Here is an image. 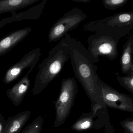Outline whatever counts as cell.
<instances>
[{
  "instance_id": "7c38bea8",
  "label": "cell",
  "mask_w": 133,
  "mask_h": 133,
  "mask_svg": "<svg viewBox=\"0 0 133 133\" xmlns=\"http://www.w3.org/2000/svg\"><path fill=\"white\" fill-rule=\"evenodd\" d=\"M31 114L30 110L23 111L6 121L2 133H20Z\"/></svg>"
},
{
  "instance_id": "9c48e42d",
  "label": "cell",
  "mask_w": 133,
  "mask_h": 133,
  "mask_svg": "<svg viewBox=\"0 0 133 133\" xmlns=\"http://www.w3.org/2000/svg\"><path fill=\"white\" fill-rule=\"evenodd\" d=\"M32 29L26 27L14 31L0 40V57L10 52L24 40Z\"/></svg>"
},
{
  "instance_id": "8fae6325",
  "label": "cell",
  "mask_w": 133,
  "mask_h": 133,
  "mask_svg": "<svg viewBox=\"0 0 133 133\" xmlns=\"http://www.w3.org/2000/svg\"><path fill=\"white\" fill-rule=\"evenodd\" d=\"M28 71L20 81L6 91L7 96L15 106H18L23 102L30 88L31 82Z\"/></svg>"
},
{
  "instance_id": "52a82bcc",
  "label": "cell",
  "mask_w": 133,
  "mask_h": 133,
  "mask_svg": "<svg viewBox=\"0 0 133 133\" xmlns=\"http://www.w3.org/2000/svg\"><path fill=\"white\" fill-rule=\"evenodd\" d=\"M98 83L100 88L102 99L106 107L128 112H133V99L121 93L102 81L99 76Z\"/></svg>"
},
{
  "instance_id": "e0dca14e",
  "label": "cell",
  "mask_w": 133,
  "mask_h": 133,
  "mask_svg": "<svg viewBox=\"0 0 133 133\" xmlns=\"http://www.w3.org/2000/svg\"><path fill=\"white\" fill-rule=\"evenodd\" d=\"M44 119L39 116L28 125L21 133H41Z\"/></svg>"
},
{
  "instance_id": "44dd1931",
  "label": "cell",
  "mask_w": 133,
  "mask_h": 133,
  "mask_svg": "<svg viewBox=\"0 0 133 133\" xmlns=\"http://www.w3.org/2000/svg\"><path fill=\"white\" fill-rule=\"evenodd\" d=\"M73 2L78 3H88L91 1V0H71Z\"/></svg>"
},
{
  "instance_id": "ffe728a7",
  "label": "cell",
  "mask_w": 133,
  "mask_h": 133,
  "mask_svg": "<svg viewBox=\"0 0 133 133\" xmlns=\"http://www.w3.org/2000/svg\"><path fill=\"white\" fill-rule=\"evenodd\" d=\"M6 120L4 117L0 114V133H2L5 125Z\"/></svg>"
},
{
  "instance_id": "5bb4252c",
  "label": "cell",
  "mask_w": 133,
  "mask_h": 133,
  "mask_svg": "<svg viewBox=\"0 0 133 133\" xmlns=\"http://www.w3.org/2000/svg\"><path fill=\"white\" fill-rule=\"evenodd\" d=\"M39 0H0V14L16 13L17 11L38 2Z\"/></svg>"
},
{
  "instance_id": "8992f818",
  "label": "cell",
  "mask_w": 133,
  "mask_h": 133,
  "mask_svg": "<svg viewBox=\"0 0 133 133\" xmlns=\"http://www.w3.org/2000/svg\"><path fill=\"white\" fill-rule=\"evenodd\" d=\"M87 18V15L77 7L66 12L51 27L48 35L49 42H57L64 38Z\"/></svg>"
},
{
  "instance_id": "2e32d148",
  "label": "cell",
  "mask_w": 133,
  "mask_h": 133,
  "mask_svg": "<svg viewBox=\"0 0 133 133\" xmlns=\"http://www.w3.org/2000/svg\"><path fill=\"white\" fill-rule=\"evenodd\" d=\"M117 80L120 85L133 94V72L124 76H120L119 73H115Z\"/></svg>"
},
{
  "instance_id": "4fadbf2b",
  "label": "cell",
  "mask_w": 133,
  "mask_h": 133,
  "mask_svg": "<svg viewBox=\"0 0 133 133\" xmlns=\"http://www.w3.org/2000/svg\"><path fill=\"white\" fill-rule=\"evenodd\" d=\"M133 35L131 34L127 37L126 42L123 46L120 61L122 74L127 75L133 72Z\"/></svg>"
},
{
  "instance_id": "3957f363",
  "label": "cell",
  "mask_w": 133,
  "mask_h": 133,
  "mask_svg": "<svg viewBox=\"0 0 133 133\" xmlns=\"http://www.w3.org/2000/svg\"><path fill=\"white\" fill-rule=\"evenodd\" d=\"M133 28V11L117 13L85 25L86 31L97 32L121 38Z\"/></svg>"
},
{
  "instance_id": "30bf717a",
  "label": "cell",
  "mask_w": 133,
  "mask_h": 133,
  "mask_svg": "<svg viewBox=\"0 0 133 133\" xmlns=\"http://www.w3.org/2000/svg\"><path fill=\"white\" fill-rule=\"evenodd\" d=\"M47 0H43L40 3L29 10L19 14H12L9 17L3 18L0 21V29L8 24L26 20H38L42 14Z\"/></svg>"
},
{
  "instance_id": "7a4b0ae2",
  "label": "cell",
  "mask_w": 133,
  "mask_h": 133,
  "mask_svg": "<svg viewBox=\"0 0 133 133\" xmlns=\"http://www.w3.org/2000/svg\"><path fill=\"white\" fill-rule=\"evenodd\" d=\"M69 59L67 45L63 38L49 52L48 56L39 65L32 90V95H39L46 88L61 72Z\"/></svg>"
},
{
  "instance_id": "ba28073f",
  "label": "cell",
  "mask_w": 133,
  "mask_h": 133,
  "mask_svg": "<svg viewBox=\"0 0 133 133\" xmlns=\"http://www.w3.org/2000/svg\"><path fill=\"white\" fill-rule=\"evenodd\" d=\"M41 53L39 48L31 50L25 54L18 62L11 67L5 73L3 82L8 84L17 79L24 70L30 67L29 72L33 70L39 59Z\"/></svg>"
},
{
  "instance_id": "277c9868",
  "label": "cell",
  "mask_w": 133,
  "mask_h": 133,
  "mask_svg": "<svg viewBox=\"0 0 133 133\" xmlns=\"http://www.w3.org/2000/svg\"><path fill=\"white\" fill-rule=\"evenodd\" d=\"M78 91L77 84L75 78H68L61 83L59 96L55 103L56 117L54 127H60L69 117Z\"/></svg>"
},
{
  "instance_id": "5b68a950",
  "label": "cell",
  "mask_w": 133,
  "mask_h": 133,
  "mask_svg": "<svg viewBox=\"0 0 133 133\" xmlns=\"http://www.w3.org/2000/svg\"><path fill=\"white\" fill-rule=\"evenodd\" d=\"M120 38L95 32L87 39L89 54L94 63H97L100 57H105L110 61L118 56V45Z\"/></svg>"
},
{
  "instance_id": "ac0fdd59",
  "label": "cell",
  "mask_w": 133,
  "mask_h": 133,
  "mask_svg": "<svg viewBox=\"0 0 133 133\" xmlns=\"http://www.w3.org/2000/svg\"><path fill=\"white\" fill-rule=\"evenodd\" d=\"M128 1V0H103L102 4L107 10H116L124 6Z\"/></svg>"
},
{
  "instance_id": "d6986e66",
  "label": "cell",
  "mask_w": 133,
  "mask_h": 133,
  "mask_svg": "<svg viewBox=\"0 0 133 133\" xmlns=\"http://www.w3.org/2000/svg\"><path fill=\"white\" fill-rule=\"evenodd\" d=\"M120 124L124 131V133H133V119L128 117L121 122Z\"/></svg>"
},
{
  "instance_id": "9a60e30c",
  "label": "cell",
  "mask_w": 133,
  "mask_h": 133,
  "mask_svg": "<svg viewBox=\"0 0 133 133\" xmlns=\"http://www.w3.org/2000/svg\"><path fill=\"white\" fill-rule=\"evenodd\" d=\"M96 113L92 111L83 114L71 126L72 130L76 131H83L92 128L94 118Z\"/></svg>"
},
{
  "instance_id": "6da1fadb",
  "label": "cell",
  "mask_w": 133,
  "mask_h": 133,
  "mask_svg": "<svg viewBox=\"0 0 133 133\" xmlns=\"http://www.w3.org/2000/svg\"><path fill=\"white\" fill-rule=\"evenodd\" d=\"M67 45L69 58L75 77L81 83L91 103V111L96 113L105 108L98 83L97 67L93 63L87 49L81 41L68 34L64 37Z\"/></svg>"
}]
</instances>
